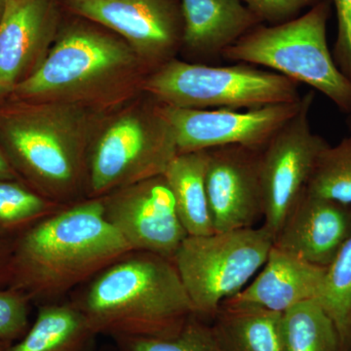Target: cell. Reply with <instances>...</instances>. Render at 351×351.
Returning a JSON list of instances; mask_svg holds the SVG:
<instances>
[{
  "label": "cell",
  "mask_w": 351,
  "mask_h": 351,
  "mask_svg": "<svg viewBox=\"0 0 351 351\" xmlns=\"http://www.w3.org/2000/svg\"><path fill=\"white\" fill-rule=\"evenodd\" d=\"M101 112L53 101L0 103V149L20 181L39 195L62 205L85 199Z\"/></svg>",
  "instance_id": "cell-1"
},
{
  "label": "cell",
  "mask_w": 351,
  "mask_h": 351,
  "mask_svg": "<svg viewBox=\"0 0 351 351\" xmlns=\"http://www.w3.org/2000/svg\"><path fill=\"white\" fill-rule=\"evenodd\" d=\"M131 251L106 219L101 198H85L13 240L8 287L38 306L60 302Z\"/></svg>",
  "instance_id": "cell-2"
},
{
  "label": "cell",
  "mask_w": 351,
  "mask_h": 351,
  "mask_svg": "<svg viewBox=\"0 0 351 351\" xmlns=\"http://www.w3.org/2000/svg\"><path fill=\"white\" fill-rule=\"evenodd\" d=\"M71 302L97 336H172L195 309L169 258L131 251L75 290Z\"/></svg>",
  "instance_id": "cell-3"
},
{
  "label": "cell",
  "mask_w": 351,
  "mask_h": 351,
  "mask_svg": "<svg viewBox=\"0 0 351 351\" xmlns=\"http://www.w3.org/2000/svg\"><path fill=\"white\" fill-rule=\"evenodd\" d=\"M149 75L124 39L90 21L61 27L43 64L13 88L11 99L75 104L104 110Z\"/></svg>",
  "instance_id": "cell-4"
},
{
  "label": "cell",
  "mask_w": 351,
  "mask_h": 351,
  "mask_svg": "<svg viewBox=\"0 0 351 351\" xmlns=\"http://www.w3.org/2000/svg\"><path fill=\"white\" fill-rule=\"evenodd\" d=\"M331 14V0H323L288 22L258 25L228 48L223 58L263 66L308 85L350 114L351 82L337 66L328 45Z\"/></svg>",
  "instance_id": "cell-5"
},
{
  "label": "cell",
  "mask_w": 351,
  "mask_h": 351,
  "mask_svg": "<svg viewBox=\"0 0 351 351\" xmlns=\"http://www.w3.org/2000/svg\"><path fill=\"white\" fill-rule=\"evenodd\" d=\"M178 154L162 104L147 95L101 124L90 149L87 198L163 175Z\"/></svg>",
  "instance_id": "cell-6"
},
{
  "label": "cell",
  "mask_w": 351,
  "mask_h": 351,
  "mask_svg": "<svg viewBox=\"0 0 351 351\" xmlns=\"http://www.w3.org/2000/svg\"><path fill=\"white\" fill-rule=\"evenodd\" d=\"M142 92L169 107L251 110L301 100L299 83L249 64L209 66L173 59L145 78Z\"/></svg>",
  "instance_id": "cell-7"
},
{
  "label": "cell",
  "mask_w": 351,
  "mask_h": 351,
  "mask_svg": "<svg viewBox=\"0 0 351 351\" xmlns=\"http://www.w3.org/2000/svg\"><path fill=\"white\" fill-rule=\"evenodd\" d=\"M274 241L263 226L189 235L173 263L196 315L211 322L221 304L241 292L263 267Z\"/></svg>",
  "instance_id": "cell-8"
},
{
  "label": "cell",
  "mask_w": 351,
  "mask_h": 351,
  "mask_svg": "<svg viewBox=\"0 0 351 351\" xmlns=\"http://www.w3.org/2000/svg\"><path fill=\"white\" fill-rule=\"evenodd\" d=\"M315 94L302 96L301 108L270 138L261 152L263 226L276 237L301 196L321 152L324 138L314 133L309 112Z\"/></svg>",
  "instance_id": "cell-9"
},
{
  "label": "cell",
  "mask_w": 351,
  "mask_h": 351,
  "mask_svg": "<svg viewBox=\"0 0 351 351\" xmlns=\"http://www.w3.org/2000/svg\"><path fill=\"white\" fill-rule=\"evenodd\" d=\"M69 12L124 39L149 71L182 50L181 0H63Z\"/></svg>",
  "instance_id": "cell-10"
},
{
  "label": "cell",
  "mask_w": 351,
  "mask_h": 351,
  "mask_svg": "<svg viewBox=\"0 0 351 351\" xmlns=\"http://www.w3.org/2000/svg\"><path fill=\"white\" fill-rule=\"evenodd\" d=\"M100 198L106 219L133 251L147 252L173 261L189 237L163 175L117 189Z\"/></svg>",
  "instance_id": "cell-11"
},
{
  "label": "cell",
  "mask_w": 351,
  "mask_h": 351,
  "mask_svg": "<svg viewBox=\"0 0 351 351\" xmlns=\"http://www.w3.org/2000/svg\"><path fill=\"white\" fill-rule=\"evenodd\" d=\"M301 100L241 110H195L169 107L162 110L174 130L179 154L207 151L223 145L262 149L301 108Z\"/></svg>",
  "instance_id": "cell-12"
},
{
  "label": "cell",
  "mask_w": 351,
  "mask_h": 351,
  "mask_svg": "<svg viewBox=\"0 0 351 351\" xmlns=\"http://www.w3.org/2000/svg\"><path fill=\"white\" fill-rule=\"evenodd\" d=\"M262 149L242 145L207 149L205 182L215 232L255 228L263 219Z\"/></svg>",
  "instance_id": "cell-13"
},
{
  "label": "cell",
  "mask_w": 351,
  "mask_h": 351,
  "mask_svg": "<svg viewBox=\"0 0 351 351\" xmlns=\"http://www.w3.org/2000/svg\"><path fill=\"white\" fill-rule=\"evenodd\" d=\"M61 27L58 0H7L0 19V82L14 88L29 77Z\"/></svg>",
  "instance_id": "cell-14"
},
{
  "label": "cell",
  "mask_w": 351,
  "mask_h": 351,
  "mask_svg": "<svg viewBox=\"0 0 351 351\" xmlns=\"http://www.w3.org/2000/svg\"><path fill=\"white\" fill-rule=\"evenodd\" d=\"M351 235V206L304 191L274 245L320 267H329Z\"/></svg>",
  "instance_id": "cell-15"
},
{
  "label": "cell",
  "mask_w": 351,
  "mask_h": 351,
  "mask_svg": "<svg viewBox=\"0 0 351 351\" xmlns=\"http://www.w3.org/2000/svg\"><path fill=\"white\" fill-rule=\"evenodd\" d=\"M181 1L184 18L182 50L195 59L223 58L228 48L263 24L241 0Z\"/></svg>",
  "instance_id": "cell-16"
},
{
  "label": "cell",
  "mask_w": 351,
  "mask_h": 351,
  "mask_svg": "<svg viewBox=\"0 0 351 351\" xmlns=\"http://www.w3.org/2000/svg\"><path fill=\"white\" fill-rule=\"evenodd\" d=\"M326 272V267L313 265L272 245L255 280L228 300L282 313L295 304L317 299Z\"/></svg>",
  "instance_id": "cell-17"
},
{
  "label": "cell",
  "mask_w": 351,
  "mask_h": 351,
  "mask_svg": "<svg viewBox=\"0 0 351 351\" xmlns=\"http://www.w3.org/2000/svg\"><path fill=\"white\" fill-rule=\"evenodd\" d=\"M211 324L225 351H285L281 313L226 300Z\"/></svg>",
  "instance_id": "cell-18"
},
{
  "label": "cell",
  "mask_w": 351,
  "mask_h": 351,
  "mask_svg": "<svg viewBox=\"0 0 351 351\" xmlns=\"http://www.w3.org/2000/svg\"><path fill=\"white\" fill-rule=\"evenodd\" d=\"M71 301L39 304L36 319L6 351H91L97 338Z\"/></svg>",
  "instance_id": "cell-19"
},
{
  "label": "cell",
  "mask_w": 351,
  "mask_h": 351,
  "mask_svg": "<svg viewBox=\"0 0 351 351\" xmlns=\"http://www.w3.org/2000/svg\"><path fill=\"white\" fill-rule=\"evenodd\" d=\"M207 151L178 154L164 177L174 196L182 226L191 237L214 233L206 191Z\"/></svg>",
  "instance_id": "cell-20"
},
{
  "label": "cell",
  "mask_w": 351,
  "mask_h": 351,
  "mask_svg": "<svg viewBox=\"0 0 351 351\" xmlns=\"http://www.w3.org/2000/svg\"><path fill=\"white\" fill-rule=\"evenodd\" d=\"M282 332L285 351H346L334 321L316 300L284 311Z\"/></svg>",
  "instance_id": "cell-21"
},
{
  "label": "cell",
  "mask_w": 351,
  "mask_h": 351,
  "mask_svg": "<svg viewBox=\"0 0 351 351\" xmlns=\"http://www.w3.org/2000/svg\"><path fill=\"white\" fill-rule=\"evenodd\" d=\"M64 206L39 195L23 182L0 181V237L17 239Z\"/></svg>",
  "instance_id": "cell-22"
},
{
  "label": "cell",
  "mask_w": 351,
  "mask_h": 351,
  "mask_svg": "<svg viewBox=\"0 0 351 351\" xmlns=\"http://www.w3.org/2000/svg\"><path fill=\"white\" fill-rule=\"evenodd\" d=\"M336 325L346 351H351V235L327 267L316 299Z\"/></svg>",
  "instance_id": "cell-23"
},
{
  "label": "cell",
  "mask_w": 351,
  "mask_h": 351,
  "mask_svg": "<svg viewBox=\"0 0 351 351\" xmlns=\"http://www.w3.org/2000/svg\"><path fill=\"white\" fill-rule=\"evenodd\" d=\"M306 191L351 206V134L321 152Z\"/></svg>",
  "instance_id": "cell-24"
},
{
  "label": "cell",
  "mask_w": 351,
  "mask_h": 351,
  "mask_svg": "<svg viewBox=\"0 0 351 351\" xmlns=\"http://www.w3.org/2000/svg\"><path fill=\"white\" fill-rule=\"evenodd\" d=\"M117 351H225L211 322L193 315L172 336L113 339Z\"/></svg>",
  "instance_id": "cell-25"
},
{
  "label": "cell",
  "mask_w": 351,
  "mask_h": 351,
  "mask_svg": "<svg viewBox=\"0 0 351 351\" xmlns=\"http://www.w3.org/2000/svg\"><path fill=\"white\" fill-rule=\"evenodd\" d=\"M32 302L20 291L0 288V341L15 343L25 336L32 323Z\"/></svg>",
  "instance_id": "cell-26"
},
{
  "label": "cell",
  "mask_w": 351,
  "mask_h": 351,
  "mask_svg": "<svg viewBox=\"0 0 351 351\" xmlns=\"http://www.w3.org/2000/svg\"><path fill=\"white\" fill-rule=\"evenodd\" d=\"M323 0H244L263 24L278 25L295 19Z\"/></svg>",
  "instance_id": "cell-27"
},
{
  "label": "cell",
  "mask_w": 351,
  "mask_h": 351,
  "mask_svg": "<svg viewBox=\"0 0 351 351\" xmlns=\"http://www.w3.org/2000/svg\"><path fill=\"white\" fill-rule=\"evenodd\" d=\"M337 14V36L332 57L351 82V0H331Z\"/></svg>",
  "instance_id": "cell-28"
},
{
  "label": "cell",
  "mask_w": 351,
  "mask_h": 351,
  "mask_svg": "<svg viewBox=\"0 0 351 351\" xmlns=\"http://www.w3.org/2000/svg\"><path fill=\"white\" fill-rule=\"evenodd\" d=\"M12 241L0 237V288L8 287Z\"/></svg>",
  "instance_id": "cell-29"
},
{
  "label": "cell",
  "mask_w": 351,
  "mask_h": 351,
  "mask_svg": "<svg viewBox=\"0 0 351 351\" xmlns=\"http://www.w3.org/2000/svg\"><path fill=\"white\" fill-rule=\"evenodd\" d=\"M12 87L7 86V85L0 82V101L3 100V99L6 98V97L10 96L11 93H12Z\"/></svg>",
  "instance_id": "cell-30"
},
{
  "label": "cell",
  "mask_w": 351,
  "mask_h": 351,
  "mask_svg": "<svg viewBox=\"0 0 351 351\" xmlns=\"http://www.w3.org/2000/svg\"><path fill=\"white\" fill-rule=\"evenodd\" d=\"M7 0H0V19H1L2 14L4 12L5 9Z\"/></svg>",
  "instance_id": "cell-31"
},
{
  "label": "cell",
  "mask_w": 351,
  "mask_h": 351,
  "mask_svg": "<svg viewBox=\"0 0 351 351\" xmlns=\"http://www.w3.org/2000/svg\"><path fill=\"white\" fill-rule=\"evenodd\" d=\"M11 345V343H7V341H0V351H6L8 346Z\"/></svg>",
  "instance_id": "cell-32"
},
{
  "label": "cell",
  "mask_w": 351,
  "mask_h": 351,
  "mask_svg": "<svg viewBox=\"0 0 351 351\" xmlns=\"http://www.w3.org/2000/svg\"><path fill=\"white\" fill-rule=\"evenodd\" d=\"M348 124L351 131V112L350 113V114H348Z\"/></svg>",
  "instance_id": "cell-33"
}]
</instances>
